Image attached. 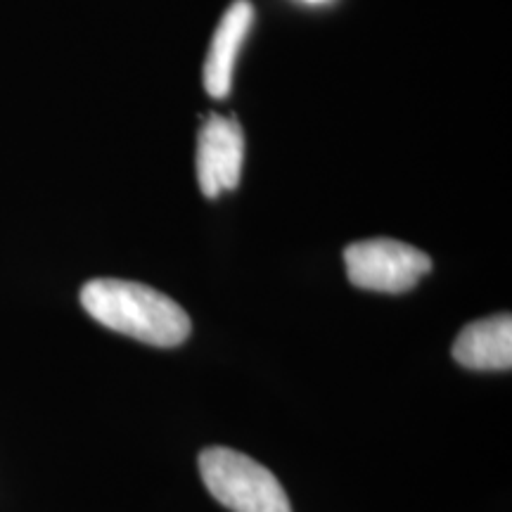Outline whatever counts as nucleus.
I'll use <instances>...</instances> for the list:
<instances>
[{"mask_svg": "<svg viewBox=\"0 0 512 512\" xmlns=\"http://www.w3.org/2000/svg\"><path fill=\"white\" fill-rule=\"evenodd\" d=\"M81 306L105 328L152 347H178L192 330L181 304L155 287L131 280H91L81 290Z\"/></svg>", "mask_w": 512, "mask_h": 512, "instance_id": "f257e3e1", "label": "nucleus"}, {"mask_svg": "<svg viewBox=\"0 0 512 512\" xmlns=\"http://www.w3.org/2000/svg\"><path fill=\"white\" fill-rule=\"evenodd\" d=\"M200 475L209 494L233 512H292L283 484L268 467L233 448H204Z\"/></svg>", "mask_w": 512, "mask_h": 512, "instance_id": "f03ea898", "label": "nucleus"}, {"mask_svg": "<svg viewBox=\"0 0 512 512\" xmlns=\"http://www.w3.org/2000/svg\"><path fill=\"white\" fill-rule=\"evenodd\" d=\"M351 285L370 292L401 294L413 290L432 271V259L406 242L375 238L344 249Z\"/></svg>", "mask_w": 512, "mask_h": 512, "instance_id": "7ed1b4c3", "label": "nucleus"}, {"mask_svg": "<svg viewBox=\"0 0 512 512\" xmlns=\"http://www.w3.org/2000/svg\"><path fill=\"white\" fill-rule=\"evenodd\" d=\"M245 159V133L230 117L211 114L197 138V183L204 197L216 200L223 190L240 185Z\"/></svg>", "mask_w": 512, "mask_h": 512, "instance_id": "20e7f679", "label": "nucleus"}, {"mask_svg": "<svg viewBox=\"0 0 512 512\" xmlns=\"http://www.w3.org/2000/svg\"><path fill=\"white\" fill-rule=\"evenodd\" d=\"M254 22V5L249 0H235L221 17L219 27L211 38L204 62V88L211 98H228L233 86V69L238 53Z\"/></svg>", "mask_w": 512, "mask_h": 512, "instance_id": "39448f33", "label": "nucleus"}, {"mask_svg": "<svg viewBox=\"0 0 512 512\" xmlns=\"http://www.w3.org/2000/svg\"><path fill=\"white\" fill-rule=\"evenodd\" d=\"M453 358L470 370L512 368V318L510 313L475 320L453 342Z\"/></svg>", "mask_w": 512, "mask_h": 512, "instance_id": "423d86ee", "label": "nucleus"}, {"mask_svg": "<svg viewBox=\"0 0 512 512\" xmlns=\"http://www.w3.org/2000/svg\"><path fill=\"white\" fill-rule=\"evenodd\" d=\"M306 3H323V0H306Z\"/></svg>", "mask_w": 512, "mask_h": 512, "instance_id": "0eeeda50", "label": "nucleus"}]
</instances>
